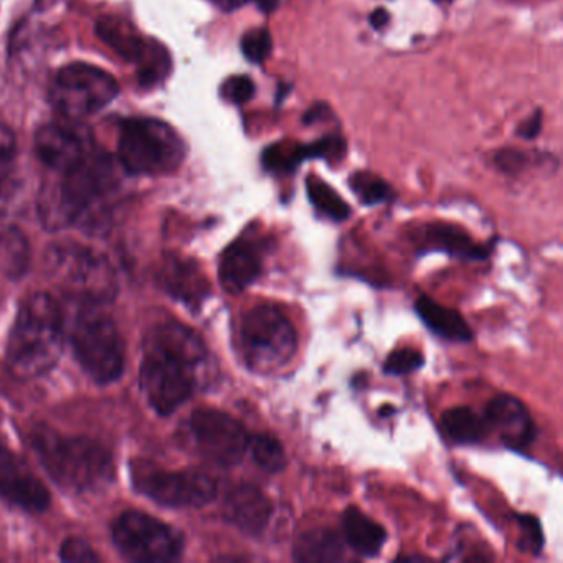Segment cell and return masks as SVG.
<instances>
[{
    "instance_id": "cell-1",
    "label": "cell",
    "mask_w": 563,
    "mask_h": 563,
    "mask_svg": "<svg viewBox=\"0 0 563 563\" xmlns=\"http://www.w3.org/2000/svg\"><path fill=\"white\" fill-rule=\"evenodd\" d=\"M209 351L202 339L179 322L157 325L144 344L141 387L151 407L167 417L192 397Z\"/></svg>"
},
{
    "instance_id": "cell-2",
    "label": "cell",
    "mask_w": 563,
    "mask_h": 563,
    "mask_svg": "<svg viewBox=\"0 0 563 563\" xmlns=\"http://www.w3.org/2000/svg\"><path fill=\"white\" fill-rule=\"evenodd\" d=\"M64 351V316L48 292L22 301L8 344V367L19 378H35L57 365Z\"/></svg>"
},
{
    "instance_id": "cell-3",
    "label": "cell",
    "mask_w": 563,
    "mask_h": 563,
    "mask_svg": "<svg viewBox=\"0 0 563 563\" xmlns=\"http://www.w3.org/2000/svg\"><path fill=\"white\" fill-rule=\"evenodd\" d=\"M31 440L48 476L67 493H93L113 481V457L98 441L64 437L47 427L37 428Z\"/></svg>"
},
{
    "instance_id": "cell-4",
    "label": "cell",
    "mask_w": 563,
    "mask_h": 563,
    "mask_svg": "<svg viewBox=\"0 0 563 563\" xmlns=\"http://www.w3.org/2000/svg\"><path fill=\"white\" fill-rule=\"evenodd\" d=\"M117 163L110 154L93 150L70 169L42 200L44 222L52 229L80 223L117 189Z\"/></svg>"
},
{
    "instance_id": "cell-5",
    "label": "cell",
    "mask_w": 563,
    "mask_h": 563,
    "mask_svg": "<svg viewBox=\"0 0 563 563\" xmlns=\"http://www.w3.org/2000/svg\"><path fill=\"white\" fill-rule=\"evenodd\" d=\"M187 156V146L170 124L154 118H131L121 124L118 163L134 176L176 173Z\"/></svg>"
},
{
    "instance_id": "cell-6",
    "label": "cell",
    "mask_w": 563,
    "mask_h": 563,
    "mask_svg": "<svg viewBox=\"0 0 563 563\" xmlns=\"http://www.w3.org/2000/svg\"><path fill=\"white\" fill-rule=\"evenodd\" d=\"M47 266L58 286L81 305H104L117 295V272L97 250L75 242L57 243L48 250Z\"/></svg>"
},
{
    "instance_id": "cell-7",
    "label": "cell",
    "mask_w": 563,
    "mask_h": 563,
    "mask_svg": "<svg viewBox=\"0 0 563 563\" xmlns=\"http://www.w3.org/2000/svg\"><path fill=\"white\" fill-rule=\"evenodd\" d=\"M75 357L98 384L117 382L124 372V345L117 322L100 305H84L70 331Z\"/></svg>"
},
{
    "instance_id": "cell-8",
    "label": "cell",
    "mask_w": 563,
    "mask_h": 563,
    "mask_svg": "<svg viewBox=\"0 0 563 563\" xmlns=\"http://www.w3.org/2000/svg\"><path fill=\"white\" fill-rule=\"evenodd\" d=\"M243 358L252 371L272 374L286 367L298 351L295 325L273 305L250 309L240 325Z\"/></svg>"
},
{
    "instance_id": "cell-9",
    "label": "cell",
    "mask_w": 563,
    "mask_h": 563,
    "mask_svg": "<svg viewBox=\"0 0 563 563\" xmlns=\"http://www.w3.org/2000/svg\"><path fill=\"white\" fill-rule=\"evenodd\" d=\"M120 93L113 75L90 64L60 68L51 88L52 107L67 120H84L103 110Z\"/></svg>"
},
{
    "instance_id": "cell-10",
    "label": "cell",
    "mask_w": 563,
    "mask_h": 563,
    "mask_svg": "<svg viewBox=\"0 0 563 563\" xmlns=\"http://www.w3.org/2000/svg\"><path fill=\"white\" fill-rule=\"evenodd\" d=\"M114 543L133 562H173L184 552V539L174 527L163 520L128 510L111 527Z\"/></svg>"
},
{
    "instance_id": "cell-11",
    "label": "cell",
    "mask_w": 563,
    "mask_h": 563,
    "mask_svg": "<svg viewBox=\"0 0 563 563\" xmlns=\"http://www.w3.org/2000/svg\"><path fill=\"white\" fill-rule=\"evenodd\" d=\"M98 37L121 58L136 65L140 84L146 88L163 84L173 71V58L161 42L143 37L136 27L124 19H100L97 24Z\"/></svg>"
},
{
    "instance_id": "cell-12",
    "label": "cell",
    "mask_w": 563,
    "mask_h": 563,
    "mask_svg": "<svg viewBox=\"0 0 563 563\" xmlns=\"http://www.w3.org/2000/svg\"><path fill=\"white\" fill-rule=\"evenodd\" d=\"M134 487L161 506L197 509L217 497V481L202 471H161L137 467Z\"/></svg>"
},
{
    "instance_id": "cell-13",
    "label": "cell",
    "mask_w": 563,
    "mask_h": 563,
    "mask_svg": "<svg viewBox=\"0 0 563 563\" xmlns=\"http://www.w3.org/2000/svg\"><path fill=\"white\" fill-rule=\"evenodd\" d=\"M190 433L200 453L222 466L239 464L249 451L250 433L232 415L200 408L190 417Z\"/></svg>"
},
{
    "instance_id": "cell-14",
    "label": "cell",
    "mask_w": 563,
    "mask_h": 563,
    "mask_svg": "<svg viewBox=\"0 0 563 563\" xmlns=\"http://www.w3.org/2000/svg\"><path fill=\"white\" fill-rule=\"evenodd\" d=\"M0 494L29 512H44L51 506V493L41 477L5 448H0Z\"/></svg>"
},
{
    "instance_id": "cell-15",
    "label": "cell",
    "mask_w": 563,
    "mask_h": 563,
    "mask_svg": "<svg viewBox=\"0 0 563 563\" xmlns=\"http://www.w3.org/2000/svg\"><path fill=\"white\" fill-rule=\"evenodd\" d=\"M484 420L512 450L529 448L536 440V424L526 405L512 395L499 394L486 405Z\"/></svg>"
},
{
    "instance_id": "cell-16",
    "label": "cell",
    "mask_w": 563,
    "mask_h": 563,
    "mask_svg": "<svg viewBox=\"0 0 563 563\" xmlns=\"http://www.w3.org/2000/svg\"><path fill=\"white\" fill-rule=\"evenodd\" d=\"M93 147L90 137L65 124H45L35 136L38 159L60 174L84 159Z\"/></svg>"
},
{
    "instance_id": "cell-17",
    "label": "cell",
    "mask_w": 563,
    "mask_h": 563,
    "mask_svg": "<svg viewBox=\"0 0 563 563\" xmlns=\"http://www.w3.org/2000/svg\"><path fill=\"white\" fill-rule=\"evenodd\" d=\"M223 516L236 529L250 537H260L273 516L269 497L253 484H239L227 493Z\"/></svg>"
},
{
    "instance_id": "cell-18",
    "label": "cell",
    "mask_w": 563,
    "mask_h": 563,
    "mask_svg": "<svg viewBox=\"0 0 563 563\" xmlns=\"http://www.w3.org/2000/svg\"><path fill=\"white\" fill-rule=\"evenodd\" d=\"M157 279L174 299L192 309H199L210 295L209 279L200 266L184 256H166L157 273Z\"/></svg>"
},
{
    "instance_id": "cell-19",
    "label": "cell",
    "mask_w": 563,
    "mask_h": 563,
    "mask_svg": "<svg viewBox=\"0 0 563 563\" xmlns=\"http://www.w3.org/2000/svg\"><path fill=\"white\" fill-rule=\"evenodd\" d=\"M262 249L252 239L242 236L223 252L219 279L225 291L236 295L253 285L262 275Z\"/></svg>"
},
{
    "instance_id": "cell-20",
    "label": "cell",
    "mask_w": 563,
    "mask_h": 563,
    "mask_svg": "<svg viewBox=\"0 0 563 563\" xmlns=\"http://www.w3.org/2000/svg\"><path fill=\"white\" fill-rule=\"evenodd\" d=\"M342 532L349 547L362 556L378 555L387 542V530L355 506L345 509Z\"/></svg>"
},
{
    "instance_id": "cell-21",
    "label": "cell",
    "mask_w": 563,
    "mask_h": 563,
    "mask_svg": "<svg viewBox=\"0 0 563 563\" xmlns=\"http://www.w3.org/2000/svg\"><path fill=\"white\" fill-rule=\"evenodd\" d=\"M424 245L440 250L454 258L481 262L489 255V249L474 242L463 229L450 223H430L423 230Z\"/></svg>"
},
{
    "instance_id": "cell-22",
    "label": "cell",
    "mask_w": 563,
    "mask_h": 563,
    "mask_svg": "<svg viewBox=\"0 0 563 563\" xmlns=\"http://www.w3.org/2000/svg\"><path fill=\"white\" fill-rule=\"evenodd\" d=\"M417 314L421 321L427 324L430 331L446 341L470 342L473 341V331H471L463 316L454 309L440 305L428 296H421L415 302Z\"/></svg>"
},
{
    "instance_id": "cell-23",
    "label": "cell",
    "mask_w": 563,
    "mask_h": 563,
    "mask_svg": "<svg viewBox=\"0 0 563 563\" xmlns=\"http://www.w3.org/2000/svg\"><path fill=\"white\" fill-rule=\"evenodd\" d=\"M344 543L334 530L318 527L306 530L296 540L292 556L296 562L325 563L344 559Z\"/></svg>"
},
{
    "instance_id": "cell-24",
    "label": "cell",
    "mask_w": 563,
    "mask_h": 563,
    "mask_svg": "<svg viewBox=\"0 0 563 563\" xmlns=\"http://www.w3.org/2000/svg\"><path fill=\"white\" fill-rule=\"evenodd\" d=\"M31 266V245L27 236L15 229L0 232V273L11 279H21Z\"/></svg>"
},
{
    "instance_id": "cell-25",
    "label": "cell",
    "mask_w": 563,
    "mask_h": 563,
    "mask_svg": "<svg viewBox=\"0 0 563 563\" xmlns=\"http://www.w3.org/2000/svg\"><path fill=\"white\" fill-rule=\"evenodd\" d=\"M441 421H443L444 431L454 443H481L489 431L484 417H479L470 407L450 408V410L444 411Z\"/></svg>"
},
{
    "instance_id": "cell-26",
    "label": "cell",
    "mask_w": 563,
    "mask_h": 563,
    "mask_svg": "<svg viewBox=\"0 0 563 563\" xmlns=\"http://www.w3.org/2000/svg\"><path fill=\"white\" fill-rule=\"evenodd\" d=\"M306 192H308L309 200H311L316 210L328 219L334 220V222H344L351 216L349 203L318 176H308Z\"/></svg>"
},
{
    "instance_id": "cell-27",
    "label": "cell",
    "mask_w": 563,
    "mask_h": 563,
    "mask_svg": "<svg viewBox=\"0 0 563 563\" xmlns=\"http://www.w3.org/2000/svg\"><path fill=\"white\" fill-rule=\"evenodd\" d=\"M249 451L256 466L266 473H282L286 467L285 448L272 434H250Z\"/></svg>"
},
{
    "instance_id": "cell-28",
    "label": "cell",
    "mask_w": 563,
    "mask_h": 563,
    "mask_svg": "<svg viewBox=\"0 0 563 563\" xmlns=\"http://www.w3.org/2000/svg\"><path fill=\"white\" fill-rule=\"evenodd\" d=\"M351 189L364 206H380L394 200L390 184L372 173H357L351 177Z\"/></svg>"
},
{
    "instance_id": "cell-29",
    "label": "cell",
    "mask_w": 563,
    "mask_h": 563,
    "mask_svg": "<svg viewBox=\"0 0 563 563\" xmlns=\"http://www.w3.org/2000/svg\"><path fill=\"white\" fill-rule=\"evenodd\" d=\"M262 164L268 173L275 174V176H289L301 166L298 157V144L288 143V141L272 144L263 151Z\"/></svg>"
},
{
    "instance_id": "cell-30",
    "label": "cell",
    "mask_w": 563,
    "mask_h": 563,
    "mask_svg": "<svg viewBox=\"0 0 563 563\" xmlns=\"http://www.w3.org/2000/svg\"><path fill=\"white\" fill-rule=\"evenodd\" d=\"M347 153V143L341 134H329L309 144H298L301 163L308 159H324L328 163H341Z\"/></svg>"
},
{
    "instance_id": "cell-31",
    "label": "cell",
    "mask_w": 563,
    "mask_h": 563,
    "mask_svg": "<svg viewBox=\"0 0 563 563\" xmlns=\"http://www.w3.org/2000/svg\"><path fill=\"white\" fill-rule=\"evenodd\" d=\"M15 153H18V146H15L14 133L4 124H0V202L8 196Z\"/></svg>"
},
{
    "instance_id": "cell-32",
    "label": "cell",
    "mask_w": 563,
    "mask_h": 563,
    "mask_svg": "<svg viewBox=\"0 0 563 563\" xmlns=\"http://www.w3.org/2000/svg\"><path fill=\"white\" fill-rule=\"evenodd\" d=\"M240 47H242V54L246 60L256 65L263 64L272 54V34H269L268 29H252L243 35Z\"/></svg>"
},
{
    "instance_id": "cell-33",
    "label": "cell",
    "mask_w": 563,
    "mask_h": 563,
    "mask_svg": "<svg viewBox=\"0 0 563 563\" xmlns=\"http://www.w3.org/2000/svg\"><path fill=\"white\" fill-rule=\"evenodd\" d=\"M517 520H519L520 527V539L517 547L520 552L539 555L542 552L543 543H545L539 519L530 514H522V516H517Z\"/></svg>"
},
{
    "instance_id": "cell-34",
    "label": "cell",
    "mask_w": 563,
    "mask_h": 563,
    "mask_svg": "<svg viewBox=\"0 0 563 563\" xmlns=\"http://www.w3.org/2000/svg\"><path fill=\"white\" fill-rule=\"evenodd\" d=\"M424 357L420 351L415 349H400V351L391 352L384 364L385 374L400 377L423 367Z\"/></svg>"
},
{
    "instance_id": "cell-35",
    "label": "cell",
    "mask_w": 563,
    "mask_h": 563,
    "mask_svg": "<svg viewBox=\"0 0 563 563\" xmlns=\"http://www.w3.org/2000/svg\"><path fill=\"white\" fill-rule=\"evenodd\" d=\"M255 84L246 75H235V77L227 78L223 81L222 88H220V95H222L223 100L232 104H239V107L252 101L255 98Z\"/></svg>"
},
{
    "instance_id": "cell-36",
    "label": "cell",
    "mask_w": 563,
    "mask_h": 563,
    "mask_svg": "<svg viewBox=\"0 0 563 563\" xmlns=\"http://www.w3.org/2000/svg\"><path fill=\"white\" fill-rule=\"evenodd\" d=\"M60 556L64 562H100V555L95 552L93 547L80 537H70L65 540L60 549Z\"/></svg>"
},
{
    "instance_id": "cell-37",
    "label": "cell",
    "mask_w": 563,
    "mask_h": 563,
    "mask_svg": "<svg viewBox=\"0 0 563 563\" xmlns=\"http://www.w3.org/2000/svg\"><path fill=\"white\" fill-rule=\"evenodd\" d=\"M496 161L497 169L506 174H519L526 169L529 164V156L523 151L514 150V147H506L500 150L494 157Z\"/></svg>"
},
{
    "instance_id": "cell-38",
    "label": "cell",
    "mask_w": 563,
    "mask_h": 563,
    "mask_svg": "<svg viewBox=\"0 0 563 563\" xmlns=\"http://www.w3.org/2000/svg\"><path fill=\"white\" fill-rule=\"evenodd\" d=\"M543 124V113L540 110L533 111L532 117L529 120L523 121L519 128H517V134H519L522 140L532 141L539 136L540 131H542Z\"/></svg>"
},
{
    "instance_id": "cell-39",
    "label": "cell",
    "mask_w": 563,
    "mask_h": 563,
    "mask_svg": "<svg viewBox=\"0 0 563 563\" xmlns=\"http://www.w3.org/2000/svg\"><path fill=\"white\" fill-rule=\"evenodd\" d=\"M329 114H331V108L325 103H316L306 111L305 117H302V123L306 126H311V124L322 123V121L328 120Z\"/></svg>"
},
{
    "instance_id": "cell-40",
    "label": "cell",
    "mask_w": 563,
    "mask_h": 563,
    "mask_svg": "<svg viewBox=\"0 0 563 563\" xmlns=\"http://www.w3.org/2000/svg\"><path fill=\"white\" fill-rule=\"evenodd\" d=\"M368 22H371L375 31H382V29L387 27L388 22H390V14H388L387 9H375L371 18H368Z\"/></svg>"
},
{
    "instance_id": "cell-41",
    "label": "cell",
    "mask_w": 563,
    "mask_h": 563,
    "mask_svg": "<svg viewBox=\"0 0 563 563\" xmlns=\"http://www.w3.org/2000/svg\"><path fill=\"white\" fill-rule=\"evenodd\" d=\"M217 8L222 9L225 12L239 11L243 5L249 4L252 0H210Z\"/></svg>"
},
{
    "instance_id": "cell-42",
    "label": "cell",
    "mask_w": 563,
    "mask_h": 563,
    "mask_svg": "<svg viewBox=\"0 0 563 563\" xmlns=\"http://www.w3.org/2000/svg\"><path fill=\"white\" fill-rule=\"evenodd\" d=\"M263 14H273L278 9L279 0H252Z\"/></svg>"
},
{
    "instance_id": "cell-43",
    "label": "cell",
    "mask_w": 563,
    "mask_h": 563,
    "mask_svg": "<svg viewBox=\"0 0 563 563\" xmlns=\"http://www.w3.org/2000/svg\"><path fill=\"white\" fill-rule=\"evenodd\" d=\"M289 90H291V87H289V85H288V87H286V85H285V87H283V90L278 91V103H279V100H283V98L288 97Z\"/></svg>"
},
{
    "instance_id": "cell-44",
    "label": "cell",
    "mask_w": 563,
    "mask_h": 563,
    "mask_svg": "<svg viewBox=\"0 0 563 563\" xmlns=\"http://www.w3.org/2000/svg\"><path fill=\"white\" fill-rule=\"evenodd\" d=\"M394 413V407H390V405H387V407L382 408L380 415L382 417H387V415Z\"/></svg>"
},
{
    "instance_id": "cell-45",
    "label": "cell",
    "mask_w": 563,
    "mask_h": 563,
    "mask_svg": "<svg viewBox=\"0 0 563 563\" xmlns=\"http://www.w3.org/2000/svg\"><path fill=\"white\" fill-rule=\"evenodd\" d=\"M437 2H451V0H437Z\"/></svg>"
}]
</instances>
